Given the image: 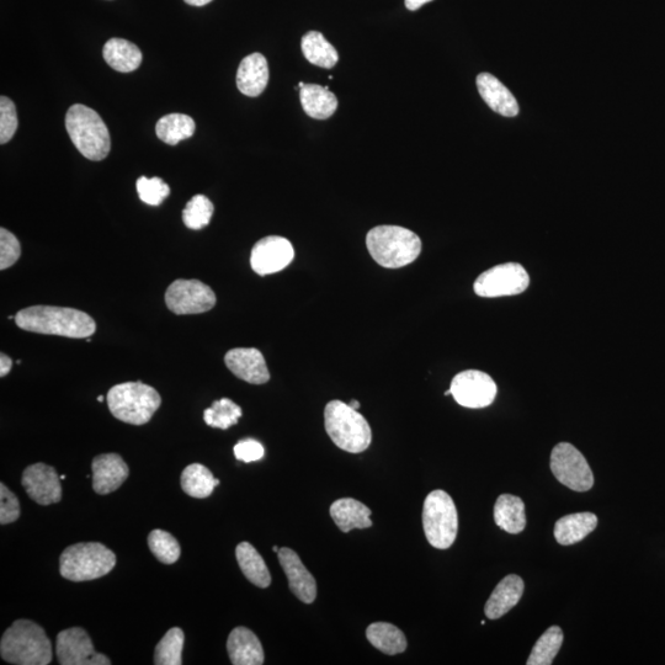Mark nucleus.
I'll list each match as a JSON object with an SVG mask.
<instances>
[{
	"label": "nucleus",
	"instance_id": "nucleus-9",
	"mask_svg": "<svg viewBox=\"0 0 665 665\" xmlns=\"http://www.w3.org/2000/svg\"><path fill=\"white\" fill-rule=\"evenodd\" d=\"M550 466L557 481L572 491L588 492L594 486V476L588 461L572 444H557L552 450Z\"/></svg>",
	"mask_w": 665,
	"mask_h": 665
},
{
	"label": "nucleus",
	"instance_id": "nucleus-24",
	"mask_svg": "<svg viewBox=\"0 0 665 665\" xmlns=\"http://www.w3.org/2000/svg\"><path fill=\"white\" fill-rule=\"evenodd\" d=\"M300 99L305 113L316 120H327L338 109V99L328 89L318 84H303Z\"/></svg>",
	"mask_w": 665,
	"mask_h": 665
},
{
	"label": "nucleus",
	"instance_id": "nucleus-20",
	"mask_svg": "<svg viewBox=\"0 0 665 665\" xmlns=\"http://www.w3.org/2000/svg\"><path fill=\"white\" fill-rule=\"evenodd\" d=\"M269 83L268 61L262 53H252L241 62L237 71V87L247 97H259Z\"/></svg>",
	"mask_w": 665,
	"mask_h": 665
},
{
	"label": "nucleus",
	"instance_id": "nucleus-42",
	"mask_svg": "<svg viewBox=\"0 0 665 665\" xmlns=\"http://www.w3.org/2000/svg\"><path fill=\"white\" fill-rule=\"evenodd\" d=\"M233 451L236 459L238 461L246 462V464L262 460L265 455L264 446L254 439L238 441L237 445L234 446Z\"/></svg>",
	"mask_w": 665,
	"mask_h": 665
},
{
	"label": "nucleus",
	"instance_id": "nucleus-43",
	"mask_svg": "<svg viewBox=\"0 0 665 665\" xmlns=\"http://www.w3.org/2000/svg\"><path fill=\"white\" fill-rule=\"evenodd\" d=\"M13 367V360L4 353L0 354V376L5 377Z\"/></svg>",
	"mask_w": 665,
	"mask_h": 665
},
{
	"label": "nucleus",
	"instance_id": "nucleus-21",
	"mask_svg": "<svg viewBox=\"0 0 665 665\" xmlns=\"http://www.w3.org/2000/svg\"><path fill=\"white\" fill-rule=\"evenodd\" d=\"M477 88L489 108L505 117L519 114V105L514 95L498 78L489 73L478 74Z\"/></svg>",
	"mask_w": 665,
	"mask_h": 665
},
{
	"label": "nucleus",
	"instance_id": "nucleus-39",
	"mask_svg": "<svg viewBox=\"0 0 665 665\" xmlns=\"http://www.w3.org/2000/svg\"><path fill=\"white\" fill-rule=\"evenodd\" d=\"M18 130L17 109L12 100L7 97L0 98V143L5 145Z\"/></svg>",
	"mask_w": 665,
	"mask_h": 665
},
{
	"label": "nucleus",
	"instance_id": "nucleus-38",
	"mask_svg": "<svg viewBox=\"0 0 665 665\" xmlns=\"http://www.w3.org/2000/svg\"><path fill=\"white\" fill-rule=\"evenodd\" d=\"M136 189L141 201L150 206H159L170 194L169 186L161 178L148 179L141 177L137 180Z\"/></svg>",
	"mask_w": 665,
	"mask_h": 665
},
{
	"label": "nucleus",
	"instance_id": "nucleus-6",
	"mask_svg": "<svg viewBox=\"0 0 665 665\" xmlns=\"http://www.w3.org/2000/svg\"><path fill=\"white\" fill-rule=\"evenodd\" d=\"M106 401L116 419L132 425L150 422L162 404L157 390L143 382H125L114 386Z\"/></svg>",
	"mask_w": 665,
	"mask_h": 665
},
{
	"label": "nucleus",
	"instance_id": "nucleus-34",
	"mask_svg": "<svg viewBox=\"0 0 665 665\" xmlns=\"http://www.w3.org/2000/svg\"><path fill=\"white\" fill-rule=\"evenodd\" d=\"M185 636L182 629L173 627L166 636L159 641L156 652H154V664L156 665H180L183 664V648Z\"/></svg>",
	"mask_w": 665,
	"mask_h": 665
},
{
	"label": "nucleus",
	"instance_id": "nucleus-27",
	"mask_svg": "<svg viewBox=\"0 0 665 665\" xmlns=\"http://www.w3.org/2000/svg\"><path fill=\"white\" fill-rule=\"evenodd\" d=\"M104 60L120 73H131L141 66L143 56L140 49L124 39H111L103 50Z\"/></svg>",
	"mask_w": 665,
	"mask_h": 665
},
{
	"label": "nucleus",
	"instance_id": "nucleus-4",
	"mask_svg": "<svg viewBox=\"0 0 665 665\" xmlns=\"http://www.w3.org/2000/svg\"><path fill=\"white\" fill-rule=\"evenodd\" d=\"M66 129L74 146L89 161L99 162L109 156L110 133L97 111L74 104L67 111Z\"/></svg>",
	"mask_w": 665,
	"mask_h": 665
},
{
	"label": "nucleus",
	"instance_id": "nucleus-15",
	"mask_svg": "<svg viewBox=\"0 0 665 665\" xmlns=\"http://www.w3.org/2000/svg\"><path fill=\"white\" fill-rule=\"evenodd\" d=\"M23 487L28 496L40 505L60 503L62 499L61 478L55 468L42 464L31 465L23 473Z\"/></svg>",
	"mask_w": 665,
	"mask_h": 665
},
{
	"label": "nucleus",
	"instance_id": "nucleus-14",
	"mask_svg": "<svg viewBox=\"0 0 665 665\" xmlns=\"http://www.w3.org/2000/svg\"><path fill=\"white\" fill-rule=\"evenodd\" d=\"M295 258V249L289 239L270 236L260 239L250 254V265L260 276L279 273Z\"/></svg>",
	"mask_w": 665,
	"mask_h": 665
},
{
	"label": "nucleus",
	"instance_id": "nucleus-12",
	"mask_svg": "<svg viewBox=\"0 0 665 665\" xmlns=\"http://www.w3.org/2000/svg\"><path fill=\"white\" fill-rule=\"evenodd\" d=\"M450 391L462 407L486 408L496 399L497 385L486 372L467 370L454 377Z\"/></svg>",
	"mask_w": 665,
	"mask_h": 665
},
{
	"label": "nucleus",
	"instance_id": "nucleus-30",
	"mask_svg": "<svg viewBox=\"0 0 665 665\" xmlns=\"http://www.w3.org/2000/svg\"><path fill=\"white\" fill-rule=\"evenodd\" d=\"M301 49L306 60L318 67L331 69L339 61L338 51L318 31H310L302 37Z\"/></svg>",
	"mask_w": 665,
	"mask_h": 665
},
{
	"label": "nucleus",
	"instance_id": "nucleus-23",
	"mask_svg": "<svg viewBox=\"0 0 665 665\" xmlns=\"http://www.w3.org/2000/svg\"><path fill=\"white\" fill-rule=\"evenodd\" d=\"M371 514L370 508L353 498L335 500L331 507V516L334 523L345 534L355 529L371 528Z\"/></svg>",
	"mask_w": 665,
	"mask_h": 665
},
{
	"label": "nucleus",
	"instance_id": "nucleus-5",
	"mask_svg": "<svg viewBox=\"0 0 665 665\" xmlns=\"http://www.w3.org/2000/svg\"><path fill=\"white\" fill-rule=\"evenodd\" d=\"M324 425L333 443L350 454H360L371 445L372 432L369 423L347 403L329 402L324 409Z\"/></svg>",
	"mask_w": 665,
	"mask_h": 665
},
{
	"label": "nucleus",
	"instance_id": "nucleus-41",
	"mask_svg": "<svg viewBox=\"0 0 665 665\" xmlns=\"http://www.w3.org/2000/svg\"><path fill=\"white\" fill-rule=\"evenodd\" d=\"M20 516V503L15 494L5 486L0 484V524L7 525L15 523Z\"/></svg>",
	"mask_w": 665,
	"mask_h": 665
},
{
	"label": "nucleus",
	"instance_id": "nucleus-49",
	"mask_svg": "<svg viewBox=\"0 0 665 665\" xmlns=\"http://www.w3.org/2000/svg\"><path fill=\"white\" fill-rule=\"evenodd\" d=\"M60 478H61V481H63V480H66L67 476H66V475H62Z\"/></svg>",
	"mask_w": 665,
	"mask_h": 665
},
{
	"label": "nucleus",
	"instance_id": "nucleus-26",
	"mask_svg": "<svg viewBox=\"0 0 665 665\" xmlns=\"http://www.w3.org/2000/svg\"><path fill=\"white\" fill-rule=\"evenodd\" d=\"M494 521L500 529L509 534H520L526 526L525 504L523 499L502 494L494 505Z\"/></svg>",
	"mask_w": 665,
	"mask_h": 665
},
{
	"label": "nucleus",
	"instance_id": "nucleus-35",
	"mask_svg": "<svg viewBox=\"0 0 665 665\" xmlns=\"http://www.w3.org/2000/svg\"><path fill=\"white\" fill-rule=\"evenodd\" d=\"M242 416V408L228 398L215 401L204 412L205 423L211 428L222 430H227L236 425Z\"/></svg>",
	"mask_w": 665,
	"mask_h": 665
},
{
	"label": "nucleus",
	"instance_id": "nucleus-8",
	"mask_svg": "<svg viewBox=\"0 0 665 665\" xmlns=\"http://www.w3.org/2000/svg\"><path fill=\"white\" fill-rule=\"evenodd\" d=\"M423 528L430 545L448 550L459 531V515L454 500L444 491L428 494L423 507Z\"/></svg>",
	"mask_w": 665,
	"mask_h": 665
},
{
	"label": "nucleus",
	"instance_id": "nucleus-29",
	"mask_svg": "<svg viewBox=\"0 0 665 665\" xmlns=\"http://www.w3.org/2000/svg\"><path fill=\"white\" fill-rule=\"evenodd\" d=\"M367 640L388 656H396L407 649V638L397 626L388 622H375L367 627Z\"/></svg>",
	"mask_w": 665,
	"mask_h": 665
},
{
	"label": "nucleus",
	"instance_id": "nucleus-32",
	"mask_svg": "<svg viewBox=\"0 0 665 665\" xmlns=\"http://www.w3.org/2000/svg\"><path fill=\"white\" fill-rule=\"evenodd\" d=\"M156 133L159 140L175 146L194 136L195 121L185 114H168L157 122Z\"/></svg>",
	"mask_w": 665,
	"mask_h": 665
},
{
	"label": "nucleus",
	"instance_id": "nucleus-25",
	"mask_svg": "<svg viewBox=\"0 0 665 665\" xmlns=\"http://www.w3.org/2000/svg\"><path fill=\"white\" fill-rule=\"evenodd\" d=\"M598 516L593 513H576L563 516L555 525V537L558 544L569 546L578 544L590 532L597 529Z\"/></svg>",
	"mask_w": 665,
	"mask_h": 665
},
{
	"label": "nucleus",
	"instance_id": "nucleus-16",
	"mask_svg": "<svg viewBox=\"0 0 665 665\" xmlns=\"http://www.w3.org/2000/svg\"><path fill=\"white\" fill-rule=\"evenodd\" d=\"M279 562L283 567L292 594L305 604H312L317 598L315 577L303 565L301 558L294 550L283 547L278 552Z\"/></svg>",
	"mask_w": 665,
	"mask_h": 665
},
{
	"label": "nucleus",
	"instance_id": "nucleus-50",
	"mask_svg": "<svg viewBox=\"0 0 665 665\" xmlns=\"http://www.w3.org/2000/svg\"><path fill=\"white\" fill-rule=\"evenodd\" d=\"M8 318H9V319H15V317H14V316H9Z\"/></svg>",
	"mask_w": 665,
	"mask_h": 665
},
{
	"label": "nucleus",
	"instance_id": "nucleus-3",
	"mask_svg": "<svg viewBox=\"0 0 665 665\" xmlns=\"http://www.w3.org/2000/svg\"><path fill=\"white\" fill-rule=\"evenodd\" d=\"M366 246L375 262L387 269L403 268L422 252V241L417 234L399 226L372 228L367 233Z\"/></svg>",
	"mask_w": 665,
	"mask_h": 665
},
{
	"label": "nucleus",
	"instance_id": "nucleus-28",
	"mask_svg": "<svg viewBox=\"0 0 665 665\" xmlns=\"http://www.w3.org/2000/svg\"><path fill=\"white\" fill-rule=\"evenodd\" d=\"M236 557L244 577L259 588H268L271 584V576L268 566L249 542H241L236 549Z\"/></svg>",
	"mask_w": 665,
	"mask_h": 665
},
{
	"label": "nucleus",
	"instance_id": "nucleus-40",
	"mask_svg": "<svg viewBox=\"0 0 665 665\" xmlns=\"http://www.w3.org/2000/svg\"><path fill=\"white\" fill-rule=\"evenodd\" d=\"M21 247L18 238L12 232L2 228L0 230V270L9 269L18 262Z\"/></svg>",
	"mask_w": 665,
	"mask_h": 665
},
{
	"label": "nucleus",
	"instance_id": "nucleus-22",
	"mask_svg": "<svg viewBox=\"0 0 665 665\" xmlns=\"http://www.w3.org/2000/svg\"><path fill=\"white\" fill-rule=\"evenodd\" d=\"M524 594V581L516 574H510L499 582L489 597L484 613L489 620H498L508 614L519 603Z\"/></svg>",
	"mask_w": 665,
	"mask_h": 665
},
{
	"label": "nucleus",
	"instance_id": "nucleus-1",
	"mask_svg": "<svg viewBox=\"0 0 665 665\" xmlns=\"http://www.w3.org/2000/svg\"><path fill=\"white\" fill-rule=\"evenodd\" d=\"M15 323L26 332L72 339H87L97 331V323L88 313L68 307L24 308L15 316Z\"/></svg>",
	"mask_w": 665,
	"mask_h": 665
},
{
	"label": "nucleus",
	"instance_id": "nucleus-33",
	"mask_svg": "<svg viewBox=\"0 0 665 665\" xmlns=\"http://www.w3.org/2000/svg\"><path fill=\"white\" fill-rule=\"evenodd\" d=\"M563 632L561 627L552 626L537 640L532 648L528 665H551L562 647Z\"/></svg>",
	"mask_w": 665,
	"mask_h": 665
},
{
	"label": "nucleus",
	"instance_id": "nucleus-37",
	"mask_svg": "<svg viewBox=\"0 0 665 665\" xmlns=\"http://www.w3.org/2000/svg\"><path fill=\"white\" fill-rule=\"evenodd\" d=\"M148 546L154 557L164 565H173L182 553L178 540L164 530H153L148 536Z\"/></svg>",
	"mask_w": 665,
	"mask_h": 665
},
{
	"label": "nucleus",
	"instance_id": "nucleus-46",
	"mask_svg": "<svg viewBox=\"0 0 665 665\" xmlns=\"http://www.w3.org/2000/svg\"><path fill=\"white\" fill-rule=\"evenodd\" d=\"M349 406H350L351 408L355 409V411H359L360 403H359L358 401H351V402L349 403Z\"/></svg>",
	"mask_w": 665,
	"mask_h": 665
},
{
	"label": "nucleus",
	"instance_id": "nucleus-7",
	"mask_svg": "<svg viewBox=\"0 0 665 665\" xmlns=\"http://www.w3.org/2000/svg\"><path fill=\"white\" fill-rule=\"evenodd\" d=\"M115 566V553L99 542H81L69 546L60 558L61 576L77 583L104 577Z\"/></svg>",
	"mask_w": 665,
	"mask_h": 665
},
{
	"label": "nucleus",
	"instance_id": "nucleus-44",
	"mask_svg": "<svg viewBox=\"0 0 665 665\" xmlns=\"http://www.w3.org/2000/svg\"><path fill=\"white\" fill-rule=\"evenodd\" d=\"M429 2H433V0H404L406 8L411 10V12H416V10L422 8L424 4Z\"/></svg>",
	"mask_w": 665,
	"mask_h": 665
},
{
	"label": "nucleus",
	"instance_id": "nucleus-19",
	"mask_svg": "<svg viewBox=\"0 0 665 665\" xmlns=\"http://www.w3.org/2000/svg\"><path fill=\"white\" fill-rule=\"evenodd\" d=\"M228 656L234 665L264 664V649L259 638L247 627H237L227 641Z\"/></svg>",
	"mask_w": 665,
	"mask_h": 665
},
{
	"label": "nucleus",
	"instance_id": "nucleus-11",
	"mask_svg": "<svg viewBox=\"0 0 665 665\" xmlns=\"http://www.w3.org/2000/svg\"><path fill=\"white\" fill-rule=\"evenodd\" d=\"M216 295L210 286L199 280H177L166 292V303L174 315H200L216 306Z\"/></svg>",
	"mask_w": 665,
	"mask_h": 665
},
{
	"label": "nucleus",
	"instance_id": "nucleus-2",
	"mask_svg": "<svg viewBox=\"0 0 665 665\" xmlns=\"http://www.w3.org/2000/svg\"><path fill=\"white\" fill-rule=\"evenodd\" d=\"M0 654L10 664L47 665L53 657L52 643L40 625L17 620L4 632Z\"/></svg>",
	"mask_w": 665,
	"mask_h": 665
},
{
	"label": "nucleus",
	"instance_id": "nucleus-18",
	"mask_svg": "<svg viewBox=\"0 0 665 665\" xmlns=\"http://www.w3.org/2000/svg\"><path fill=\"white\" fill-rule=\"evenodd\" d=\"M92 470L93 489L100 496L117 491L130 475L129 466L117 454H103L95 457L92 462Z\"/></svg>",
	"mask_w": 665,
	"mask_h": 665
},
{
	"label": "nucleus",
	"instance_id": "nucleus-36",
	"mask_svg": "<svg viewBox=\"0 0 665 665\" xmlns=\"http://www.w3.org/2000/svg\"><path fill=\"white\" fill-rule=\"evenodd\" d=\"M215 207L209 198L205 195H195L183 211L184 225L190 230L200 231L209 226L212 216H214Z\"/></svg>",
	"mask_w": 665,
	"mask_h": 665
},
{
	"label": "nucleus",
	"instance_id": "nucleus-13",
	"mask_svg": "<svg viewBox=\"0 0 665 665\" xmlns=\"http://www.w3.org/2000/svg\"><path fill=\"white\" fill-rule=\"evenodd\" d=\"M56 656L62 665H110L104 654L95 651L92 638L82 627H72L58 633Z\"/></svg>",
	"mask_w": 665,
	"mask_h": 665
},
{
	"label": "nucleus",
	"instance_id": "nucleus-48",
	"mask_svg": "<svg viewBox=\"0 0 665 665\" xmlns=\"http://www.w3.org/2000/svg\"><path fill=\"white\" fill-rule=\"evenodd\" d=\"M104 401V396H99L98 397V402H103Z\"/></svg>",
	"mask_w": 665,
	"mask_h": 665
},
{
	"label": "nucleus",
	"instance_id": "nucleus-45",
	"mask_svg": "<svg viewBox=\"0 0 665 665\" xmlns=\"http://www.w3.org/2000/svg\"><path fill=\"white\" fill-rule=\"evenodd\" d=\"M186 4L193 5V7H204L212 2V0H184Z\"/></svg>",
	"mask_w": 665,
	"mask_h": 665
},
{
	"label": "nucleus",
	"instance_id": "nucleus-47",
	"mask_svg": "<svg viewBox=\"0 0 665 665\" xmlns=\"http://www.w3.org/2000/svg\"><path fill=\"white\" fill-rule=\"evenodd\" d=\"M273 550H274V552H276V553H278V552L280 551V549H279L278 546H274V547H273Z\"/></svg>",
	"mask_w": 665,
	"mask_h": 665
},
{
	"label": "nucleus",
	"instance_id": "nucleus-17",
	"mask_svg": "<svg viewBox=\"0 0 665 665\" xmlns=\"http://www.w3.org/2000/svg\"><path fill=\"white\" fill-rule=\"evenodd\" d=\"M225 363L234 376L252 385H264L270 380L265 358L258 349H232L226 354Z\"/></svg>",
	"mask_w": 665,
	"mask_h": 665
},
{
	"label": "nucleus",
	"instance_id": "nucleus-31",
	"mask_svg": "<svg viewBox=\"0 0 665 665\" xmlns=\"http://www.w3.org/2000/svg\"><path fill=\"white\" fill-rule=\"evenodd\" d=\"M183 491L196 499H205L214 493L220 481L212 475L209 468L201 464H193L185 468L182 473Z\"/></svg>",
	"mask_w": 665,
	"mask_h": 665
},
{
	"label": "nucleus",
	"instance_id": "nucleus-10",
	"mask_svg": "<svg viewBox=\"0 0 665 665\" xmlns=\"http://www.w3.org/2000/svg\"><path fill=\"white\" fill-rule=\"evenodd\" d=\"M530 285L528 271L518 263H507L494 266L484 271L476 280V295L496 299V297L523 294Z\"/></svg>",
	"mask_w": 665,
	"mask_h": 665
}]
</instances>
